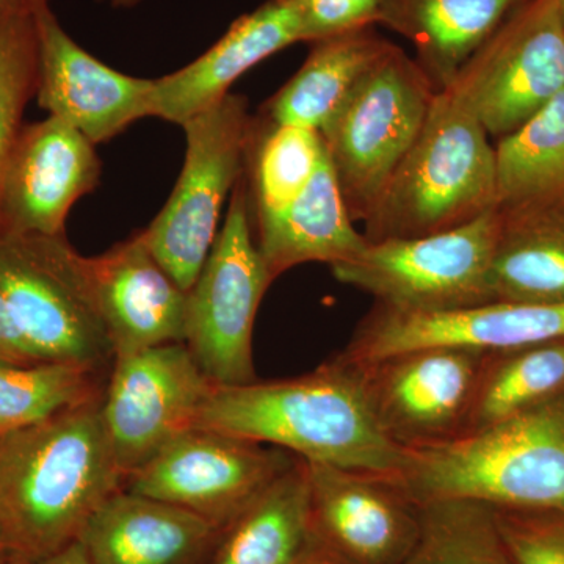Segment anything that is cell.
<instances>
[{"label": "cell", "instance_id": "obj_41", "mask_svg": "<svg viewBox=\"0 0 564 564\" xmlns=\"http://www.w3.org/2000/svg\"><path fill=\"white\" fill-rule=\"evenodd\" d=\"M562 13H563V20H564V0H562Z\"/></svg>", "mask_w": 564, "mask_h": 564}, {"label": "cell", "instance_id": "obj_35", "mask_svg": "<svg viewBox=\"0 0 564 564\" xmlns=\"http://www.w3.org/2000/svg\"><path fill=\"white\" fill-rule=\"evenodd\" d=\"M32 564H93L90 556L85 552L84 545L79 540L66 544L65 547L58 549L54 554L36 560Z\"/></svg>", "mask_w": 564, "mask_h": 564}, {"label": "cell", "instance_id": "obj_5", "mask_svg": "<svg viewBox=\"0 0 564 564\" xmlns=\"http://www.w3.org/2000/svg\"><path fill=\"white\" fill-rule=\"evenodd\" d=\"M0 295L40 362L110 370L115 352L96 306L88 258L65 234H0Z\"/></svg>", "mask_w": 564, "mask_h": 564}, {"label": "cell", "instance_id": "obj_40", "mask_svg": "<svg viewBox=\"0 0 564 564\" xmlns=\"http://www.w3.org/2000/svg\"><path fill=\"white\" fill-rule=\"evenodd\" d=\"M2 549H9V544H7L6 530H3L2 518H0V551Z\"/></svg>", "mask_w": 564, "mask_h": 564}, {"label": "cell", "instance_id": "obj_29", "mask_svg": "<svg viewBox=\"0 0 564 564\" xmlns=\"http://www.w3.org/2000/svg\"><path fill=\"white\" fill-rule=\"evenodd\" d=\"M402 564H513L491 505L469 499L421 503V533Z\"/></svg>", "mask_w": 564, "mask_h": 564}, {"label": "cell", "instance_id": "obj_28", "mask_svg": "<svg viewBox=\"0 0 564 564\" xmlns=\"http://www.w3.org/2000/svg\"><path fill=\"white\" fill-rule=\"evenodd\" d=\"M104 373L68 362H0V437L102 399Z\"/></svg>", "mask_w": 564, "mask_h": 564}, {"label": "cell", "instance_id": "obj_37", "mask_svg": "<svg viewBox=\"0 0 564 564\" xmlns=\"http://www.w3.org/2000/svg\"><path fill=\"white\" fill-rule=\"evenodd\" d=\"M296 564H351L348 563L347 560H344L343 556L334 554V552L328 551V549L323 547L322 544H318L317 541H314V544L311 545L310 551L306 552L300 558V562Z\"/></svg>", "mask_w": 564, "mask_h": 564}, {"label": "cell", "instance_id": "obj_31", "mask_svg": "<svg viewBox=\"0 0 564 564\" xmlns=\"http://www.w3.org/2000/svg\"><path fill=\"white\" fill-rule=\"evenodd\" d=\"M39 84L35 14L0 25V188L11 152L24 128L22 117Z\"/></svg>", "mask_w": 564, "mask_h": 564}, {"label": "cell", "instance_id": "obj_3", "mask_svg": "<svg viewBox=\"0 0 564 564\" xmlns=\"http://www.w3.org/2000/svg\"><path fill=\"white\" fill-rule=\"evenodd\" d=\"M395 481L417 503L564 511V392L462 440L404 451Z\"/></svg>", "mask_w": 564, "mask_h": 564}, {"label": "cell", "instance_id": "obj_17", "mask_svg": "<svg viewBox=\"0 0 564 564\" xmlns=\"http://www.w3.org/2000/svg\"><path fill=\"white\" fill-rule=\"evenodd\" d=\"M39 84L35 98L50 117L61 118L102 143L133 121L151 117L154 79H139L93 57L62 28L51 6L35 13Z\"/></svg>", "mask_w": 564, "mask_h": 564}, {"label": "cell", "instance_id": "obj_30", "mask_svg": "<svg viewBox=\"0 0 564 564\" xmlns=\"http://www.w3.org/2000/svg\"><path fill=\"white\" fill-rule=\"evenodd\" d=\"M325 151L318 131L273 121L262 131L254 121L248 161L256 215L281 209L296 198L313 180Z\"/></svg>", "mask_w": 564, "mask_h": 564}, {"label": "cell", "instance_id": "obj_33", "mask_svg": "<svg viewBox=\"0 0 564 564\" xmlns=\"http://www.w3.org/2000/svg\"><path fill=\"white\" fill-rule=\"evenodd\" d=\"M302 24V41L317 43L377 24L384 0H291Z\"/></svg>", "mask_w": 564, "mask_h": 564}, {"label": "cell", "instance_id": "obj_22", "mask_svg": "<svg viewBox=\"0 0 564 564\" xmlns=\"http://www.w3.org/2000/svg\"><path fill=\"white\" fill-rule=\"evenodd\" d=\"M527 0H384L378 24L399 32L417 52L415 62L444 90L475 52Z\"/></svg>", "mask_w": 564, "mask_h": 564}, {"label": "cell", "instance_id": "obj_12", "mask_svg": "<svg viewBox=\"0 0 564 564\" xmlns=\"http://www.w3.org/2000/svg\"><path fill=\"white\" fill-rule=\"evenodd\" d=\"M486 352L423 347L355 366L383 432L413 451L466 436Z\"/></svg>", "mask_w": 564, "mask_h": 564}, {"label": "cell", "instance_id": "obj_16", "mask_svg": "<svg viewBox=\"0 0 564 564\" xmlns=\"http://www.w3.org/2000/svg\"><path fill=\"white\" fill-rule=\"evenodd\" d=\"M95 147L61 118L24 126L0 188V234L61 236L70 207L101 177Z\"/></svg>", "mask_w": 564, "mask_h": 564}, {"label": "cell", "instance_id": "obj_39", "mask_svg": "<svg viewBox=\"0 0 564 564\" xmlns=\"http://www.w3.org/2000/svg\"><path fill=\"white\" fill-rule=\"evenodd\" d=\"M98 2L101 3H109L111 9H133V7L139 6L141 0H98Z\"/></svg>", "mask_w": 564, "mask_h": 564}, {"label": "cell", "instance_id": "obj_2", "mask_svg": "<svg viewBox=\"0 0 564 564\" xmlns=\"http://www.w3.org/2000/svg\"><path fill=\"white\" fill-rule=\"evenodd\" d=\"M101 400L0 437V518L9 549L29 562L76 541L124 488Z\"/></svg>", "mask_w": 564, "mask_h": 564}, {"label": "cell", "instance_id": "obj_27", "mask_svg": "<svg viewBox=\"0 0 564 564\" xmlns=\"http://www.w3.org/2000/svg\"><path fill=\"white\" fill-rule=\"evenodd\" d=\"M564 392V339L488 351L466 436Z\"/></svg>", "mask_w": 564, "mask_h": 564}, {"label": "cell", "instance_id": "obj_11", "mask_svg": "<svg viewBox=\"0 0 564 564\" xmlns=\"http://www.w3.org/2000/svg\"><path fill=\"white\" fill-rule=\"evenodd\" d=\"M299 456L214 430L180 434L124 489L184 508L225 533Z\"/></svg>", "mask_w": 564, "mask_h": 564}, {"label": "cell", "instance_id": "obj_32", "mask_svg": "<svg viewBox=\"0 0 564 564\" xmlns=\"http://www.w3.org/2000/svg\"><path fill=\"white\" fill-rule=\"evenodd\" d=\"M494 511L513 564H564V511Z\"/></svg>", "mask_w": 564, "mask_h": 564}, {"label": "cell", "instance_id": "obj_24", "mask_svg": "<svg viewBox=\"0 0 564 564\" xmlns=\"http://www.w3.org/2000/svg\"><path fill=\"white\" fill-rule=\"evenodd\" d=\"M310 57L269 102V120L321 132L393 46L370 28L313 43Z\"/></svg>", "mask_w": 564, "mask_h": 564}, {"label": "cell", "instance_id": "obj_21", "mask_svg": "<svg viewBox=\"0 0 564 564\" xmlns=\"http://www.w3.org/2000/svg\"><path fill=\"white\" fill-rule=\"evenodd\" d=\"M256 243L273 281L302 263L337 265L369 243L355 228L326 151L304 191L281 209L256 215Z\"/></svg>", "mask_w": 564, "mask_h": 564}, {"label": "cell", "instance_id": "obj_4", "mask_svg": "<svg viewBox=\"0 0 564 564\" xmlns=\"http://www.w3.org/2000/svg\"><path fill=\"white\" fill-rule=\"evenodd\" d=\"M496 148L473 111L437 90L366 225L369 242L448 231L496 209Z\"/></svg>", "mask_w": 564, "mask_h": 564}, {"label": "cell", "instance_id": "obj_7", "mask_svg": "<svg viewBox=\"0 0 564 564\" xmlns=\"http://www.w3.org/2000/svg\"><path fill=\"white\" fill-rule=\"evenodd\" d=\"M500 212L448 231L369 242L332 267L334 278L400 313L434 314L492 303L491 263Z\"/></svg>", "mask_w": 564, "mask_h": 564}, {"label": "cell", "instance_id": "obj_6", "mask_svg": "<svg viewBox=\"0 0 564 564\" xmlns=\"http://www.w3.org/2000/svg\"><path fill=\"white\" fill-rule=\"evenodd\" d=\"M436 88L395 44L322 129L352 221H366L413 147Z\"/></svg>", "mask_w": 564, "mask_h": 564}, {"label": "cell", "instance_id": "obj_8", "mask_svg": "<svg viewBox=\"0 0 564 564\" xmlns=\"http://www.w3.org/2000/svg\"><path fill=\"white\" fill-rule=\"evenodd\" d=\"M185 161L169 203L141 231L155 261L188 292L217 239L223 204L243 176L254 120L228 95L184 126Z\"/></svg>", "mask_w": 564, "mask_h": 564}, {"label": "cell", "instance_id": "obj_34", "mask_svg": "<svg viewBox=\"0 0 564 564\" xmlns=\"http://www.w3.org/2000/svg\"><path fill=\"white\" fill-rule=\"evenodd\" d=\"M0 362L14 364V366L40 362L22 339L2 295H0Z\"/></svg>", "mask_w": 564, "mask_h": 564}, {"label": "cell", "instance_id": "obj_18", "mask_svg": "<svg viewBox=\"0 0 564 564\" xmlns=\"http://www.w3.org/2000/svg\"><path fill=\"white\" fill-rule=\"evenodd\" d=\"M88 270L115 356L184 344L188 292L155 261L141 231L88 258Z\"/></svg>", "mask_w": 564, "mask_h": 564}, {"label": "cell", "instance_id": "obj_19", "mask_svg": "<svg viewBox=\"0 0 564 564\" xmlns=\"http://www.w3.org/2000/svg\"><path fill=\"white\" fill-rule=\"evenodd\" d=\"M302 41V24L291 0H269L239 18L202 57L154 79L151 117L184 126L220 101L252 66Z\"/></svg>", "mask_w": 564, "mask_h": 564}, {"label": "cell", "instance_id": "obj_15", "mask_svg": "<svg viewBox=\"0 0 564 564\" xmlns=\"http://www.w3.org/2000/svg\"><path fill=\"white\" fill-rule=\"evenodd\" d=\"M555 339H564V304L492 302L434 314L400 313L377 304L337 356L364 364L414 348L499 351Z\"/></svg>", "mask_w": 564, "mask_h": 564}, {"label": "cell", "instance_id": "obj_26", "mask_svg": "<svg viewBox=\"0 0 564 564\" xmlns=\"http://www.w3.org/2000/svg\"><path fill=\"white\" fill-rule=\"evenodd\" d=\"M497 209L564 203V90L497 141Z\"/></svg>", "mask_w": 564, "mask_h": 564}, {"label": "cell", "instance_id": "obj_13", "mask_svg": "<svg viewBox=\"0 0 564 564\" xmlns=\"http://www.w3.org/2000/svg\"><path fill=\"white\" fill-rule=\"evenodd\" d=\"M212 386L182 343L115 356L101 413L124 478L195 426Z\"/></svg>", "mask_w": 564, "mask_h": 564}, {"label": "cell", "instance_id": "obj_9", "mask_svg": "<svg viewBox=\"0 0 564 564\" xmlns=\"http://www.w3.org/2000/svg\"><path fill=\"white\" fill-rule=\"evenodd\" d=\"M272 282L252 239L250 193L242 176L231 193L225 226L187 293L184 344L212 384L240 386L258 380L252 329Z\"/></svg>", "mask_w": 564, "mask_h": 564}, {"label": "cell", "instance_id": "obj_14", "mask_svg": "<svg viewBox=\"0 0 564 564\" xmlns=\"http://www.w3.org/2000/svg\"><path fill=\"white\" fill-rule=\"evenodd\" d=\"M306 464L315 541L351 564H402L421 533V503L393 478Z\"/></svg>", "mask_w": 564, "mask_h": 564}, {"label": "cell", "instance_id": "obj_1", "mask_svg": "<svg viewBox=\"0 0 564 564\" xmlns=\"http://www.w3.org/2000/svg\"><path fill=\"white\" fill-rule=\"evenodd\" d=\"M193 429L393 480L404 458V448L389 440L375 417L358 367L337 356L289 380L212 386Z\"/></svg>", "mask_w": 564, "mask_h": 564}, {"label": "cell", "instance_id": "obj_10", "mask_svg": "<svg viewBox=\"0 0 564 564\" xmlns=\"http://www.w3.org/2000/svg\"><path fill=\"white\" fill-rule=\"evenodd\" d=\"M444 90L494 139L521 128L564 90L562 0L522 3Z\"/></svg>", "mask_w": 564, "mask_h": 564}, {"label": "cell", "instance_id": "obj_20", "mask_svg": "<svg viewBox=\"0 0 564 564\" xmlns=\"http://www.w3.org/2000/svg\"><path fill=\"white\" fill-rule=\"evenodd\" d=\"M221 536L184 508L122 488L96 510L77 540L93 564H202Z\"/></svg>", "mask_w": 564, "mask_h": 564}, {"label": "cell", "instance_id": "obj_25", "mask_svg": "<svg viewBox=\"0 0 564 564\" xmlns=\"http://www.w3.org/2000/svg\"><path fill=\"white\" fill-rule=\"evenodd\" d=\"M314 541L310 475L299 458L223 533L209 564H296Z\"/></svg>", "mask_w": 564, "mask_h": 564}, {"label": "cell", "instance_id": "obj_38", "mask_svg": "<svg viewBox=\"0 0 564 564\" xmlns=\"http://www.w3.org/2000/svg\"><path fill=\"white\" fill-rule=\"evenodd\" d=\"M0 564H32L25 556L11 551V549H2L0 551Z\"/></svg>", "mask_w": 564, "mask_h": 564}, {"label": "cell", "instance_id": "obj_36", "mask_svg": "<svg viewBox=\"0 0 564 564\" xmlns=\"http://www.w3.org/2000/svg\"><path fill=\"white\" fill-rule=\"evenodd\" d=\"M46 6H51V0H0V25L13 18L35 14Z\"/></svg>", "mask_w": 564, "mask_h": 564}, {"label": "cell", "instance_id": "obj_23", "mask_svg": "<svg viewBox=\"0 0 564 564\" xmlns=\"http://www.w3.org/2000/svg\"><path fill=\"white\" fill-rule=\"evenodd\" d=\"M499 212L494 302L564 304V203Z\"/></svg>", "mask_w": 564, "mask_h": 564}]
</instances>
